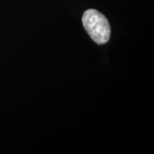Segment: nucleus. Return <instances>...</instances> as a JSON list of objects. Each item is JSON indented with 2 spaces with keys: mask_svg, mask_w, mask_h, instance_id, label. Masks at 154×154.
I'll use <instances>...</instances> for the list:
<instances>
[{
  "mask_svg": "<svg viewBox=\"0 0 154 154\" xmlns=\"http://www.w3.org/2000/svg\"><path fill=\"white\" fill-rule=\"evenodd\" d=\"M82 23L87 33L98 44H106L109 40L111 28L107 19L96 9H88L84 13Z\"/></svg>",
  "mask_w": 154,
  "mask_h": 154,
  "instance_id": "f257e3e1",
  "label": "nucleus"
}]
</instances>
